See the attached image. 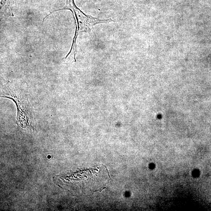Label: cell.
<instances>
[{
    "instance_id": "cell-1",
    "label": "cell",
    "mask_w": 211,
    "mask_h": 211,
    "mask_svg": "<svg viewBox=\"0 0 211 211\" xmlns=\"http://www.w3.org/2000/svg\"><path fill=\"white\" fill-rule=\"evenodd\" d=\"M1 97L12 100L16 103L18 125L23 128H32L33 109L28 99L25 85L8 81L3 86Z\"/></svg>"
},
{
    "instance_id": "cell-2",
    "label": "cell",
    "mask_w": 211,
    "mask_h": 211,
    "mask_svg": "<svg viewBox=\"0 0 211 211\" xmlns=\"http://www.w3.org/2000/svg\"><path fill=\"white\" fill-rule=\"evenodd\" d=\"M64 10H69L74 15L77 22L78 30L76 32L75 37L72 48L74 47L76 49V40L79 32H91L92 28L96 24L107 23L114 22L110 18L108 19H101L94 18L91 16L86 15L84 13L76 6L74 0H66V6L64 8L59 9L55 11Z\"/></svg>"
},
{
    "instance_id": "cell-3",
    "label": "cell",
    "mask_w": 211,
    "mask_h": 211,
    "mask_svg": "<svg viewBox=\"0 0 211 211\" xmlns=\"http://www.w3.org/2000/svg\"><path fill=\"white\" fill-rule=\"evenodd\" d=\"M106 187H104L103 188H100V190H97V191H94V192H97V191H98V192H101V191H102V190H103L104 189H106Z\"/></svg>"
},
{
    "instance_id": "cell-4",
    "label": "cell",
    "mask_w": 211,
    "mask_h": 211,
    "mask_svg": "<svg viewBox=\"0 0 211 211\" xmlns=\"http://www.w3.org/2000/svg\"><path fill=\"white\" fill-rule=\"evenodd\" d=\"M103 166H104L105 168L106 169V170H107V173H108V176H109V178H110V179H111V178L110 176H109V171H108V169H107V167H106L105 166H104V165H103Z\"/></svg>"
}]
</instances>
